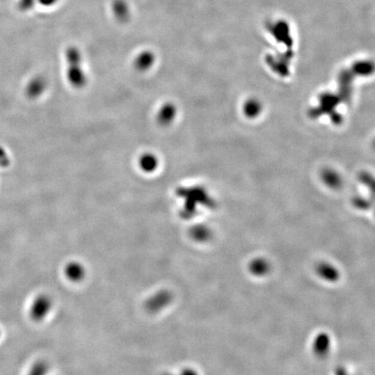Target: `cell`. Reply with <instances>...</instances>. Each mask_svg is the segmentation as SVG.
I'll use <instances>...</instances> for the list:
<instances>
[{"instance_id": "5", "label": "cell", "mask_w": 375, "mask_h": 375, "mask_svg": "<svg viewBox=\"0 0 375 375\" xmlns=\"http://www.w3.org/2000/svg\"><path fill=\"white\" fill-rule=\"evenodd\" d=\"M271 31L277 40L282 43H287L286 41H288L291 44V38L289 36V27L287 23H284V22L276 23L272 26Z\"/></svg>"}, {"instance_id": "10", "label": "cell", "mask_w": 375, "mask_h": 375, "mask_svg": "<svg viewBox=\"0 0 375 375\" xmlns=\"http://www.w3.org/2000/svg\"><path fill=\"white\" fill-rule=\"evenodd\" d=\"M34 2L35 0H19L18 7L23 12H26L33 7Z\"/></svg>"}, {"instance_id": "14", "label": "cell", "mask_w": 375, "mask_h": 375, "mask_svg": "<svg viewBox=\"0 0 375 375\" xmlns=\"http://www.w3.org/2000/svg\"><path fill=\"white\" fill-rule=\"evenodd\" d=\"M1 337H2V330H1V328H0V339H1Z\"/></svg>"}, {"instance_id": "9", "label": "cell", "mask_w": 375, "mask_h": 375, "mask_svg": "<svg viewBox=\"0 0 375 375\" xmlns=\"http://www.w3.org/2000/svg\"><path fill=\"white\" fill-rule=\"evenodd\" d=\"M356 69L360 72V73H368L371 74L372 72H374L375 64L374 63H371V62H362L361 63H358L356 65Z\"/></svg>"}, {"instance_id": "6", "label": "cell", "mask_w": 375, "mask_h": 375, "mask_svg": "<svg viewBox=\"0 0 375 375\" xmlns=\"http://www.w3.org/2000/svg\"><path fill=\"white\" fill-rule=\"evenodd\" d=\"M50 372L49 363L45 360H37L30 365L26 375H48Z\"/></svg>"}, {"instance_id": "2", "label": "cell", "mask_w": 375, "mask_h": 375, "mask_svg": "<svg viewBox=\"0 0 375 375\" xmlns=\"http://www.w3.org/2000/svg\"><path fill=\"white\" fill-rule=\"evenodd\" d=\"M172 294L168 290H161L152 294L145 304L148 312L156 314L161 312L171 303Z\"/></svg>"}, {"instance_id": "13", "label": "cell", "mask_w": 375, "mask_h": 375, "mask_svg": "<svg viewBox=\"0 0 375 375\" xmlns=\"http://www.w3.org/2000/svg\"><path fill=\"white\" fill-rule=\"evenodd\" d=\"M163 375H178V374H173V373H169V372H167V373H165V374Z\"/></svg>"}, {"instance_id": "3", "label": "cell", "mask_w": 375, "mask_h": 375, "mask_svg": "<svg viewBox=\"0 0 375 375\" xmlns=\"http://www.w3.org/2000/svg\"><path fill=\"white\" fill-rule=\"evenodd\" d=\"M63 275L70 282L78 283L85 278L86 269L81 262L71 261L63 267Z\"/></svg>"}, {"instance_id": "8", "label": "cell", "mask_w": 375, "mask_h": 375, "mask_svg": "<svg viewBox=\"0 0 375 375\" xmlns=\"http://www.w3.org/2000/svg\"><path fill=\"white\" fill-rule=\"evenodd\" d=\"M137 63H138L139 68H148L152 63V56L147 53V52L144 53V54H142L140 57H138Z\"/></svg>"}, {"instance_id": "4", "label": "cell", "mask_w": 375, "mask_h": 375, "mask_svg": "<svg viewBox=\"0 0 375 375\" xmlns=\"http://www.w3.org/2000/svg\"><path fill=\"white\" fill-rule=\"evenodd\" d=\"M67 58L69 63H71V69H70V75L72 78L77 80V83L80 84L83 82L84 77L82 74V71L79 67L80 63V55L78 51L75 48H70L67 52Z\"/></svg>"}, {"instance_id": "12", "label": "cell", "mask_w": 375, "mask_h": 375, "mask_svg": "<svg viewBox=\"0 0 375 375\" xmlns=\"http://www.w3.org/2000/svg\"><path fill=\"white\" fill-rule=\"evenodd\" d=\"M39 3L40 5H42L44 6H51L52 5H54L57 0H38Z\"/></svg>"}, {"instance_id": "1", "label": "cell", "mask_w": 375, "mask_h": 375, "mask_svg": "<svg viewBox=\"0 0 375 375\" xmlns=\"http://www.w3.org/2000/svg\"><path fill=\"white\" fill-rule=\"evenodd\" d=\"M53 309V300L48 294L40 293L30 301L28 314L35 323H41L48 317Z\"/></svg>"}, {"instance_id": "11", "label": "cell", "mask_w": 375, "mask_h": 375, "mask_svg": "<svg viewBox=\"0 0 375 375\" xmlns=\"http://www.w3.org/2000/svg\"><path fill=\"white\" fill-rule=\"evenodd\" d=\"M178 375H199V373L196 370L189 367V368L183 369Z\"/></svg>"}, {"instance_id": "7", "label": "cell", "mask_w": 375, "mask_h": 375, "mask_svg": "<svg viewBox=\"0 0 375 375\" xmlns=\"http://www.w3.org/2000/svg\"><path fill=\"white\" fill-rule=\"evenodd\" d=\"M192 236L195 241H198V242H204V241L209 239V236H210V232H209L208 229L203 228L202 227H200V228H195V229H193Z\"/></svg>"}]
</instances>
